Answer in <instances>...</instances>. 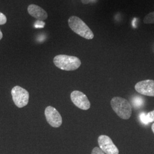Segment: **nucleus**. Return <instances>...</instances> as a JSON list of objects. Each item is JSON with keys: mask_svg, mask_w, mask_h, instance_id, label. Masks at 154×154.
<instances>
[{"mask_svg": "<svg viewBox=\"0 0 154 154\" xmlns=\"http://www.w3.org/2000/svg\"><path fill=\"white\" fill-rule=\"evenodd\" d=\"M53 62L58 68L66 71L75 70L81 65V61L78 57L70 55H56Z\"/></svg>", "mask_w": 154, "mask_h": 154, "instance_id": "nucleus-1", "label": "nucleus"}, {"mask_svg": "<svg viewBox=\"0 0 154 154\" xmlns=\"http://www.w3.org/2000/svg\"><path fill=\"white\" fill-rule=\"evenodd\" d=\"M111 106L116 114L123 119H128L132 114V106L125 98L119 97L112 98Z\"/></svg>", "mask_w": 154, "mask_h": 154, "instance_id": "nucleus-2", "label": "nucleus"}, {"mask_svg": "<svg viewBox=\"0 0 154 154\" xmlns=\"http://www.w3.org/2000/svg\"><path fill=\"white\" fill-rule=\"evenodd\" d=\"M68 24L72 30L79 36L87 39H93V33L85 22L77 16H71L68 20Z\"/></svg>", "mask_w": 154, "mask_h": 154, "instance_id": "nucleus-3", "label": "nucleus"}, {"mask_svg": "<svg viewBox=\"0 0 154 154\" xmlns=\"http://www.w3.org/2000/svg\"><path fill=\"white\" fill-rule=\"evenodd\" d=\"M11 93L13 102L18 107L22 108L28 105L29 94L26 90L16 86L12 88Z\"/></svg>", "mask_w": 154, "mask_h": 154, "instance_id": "nucleus-4", "label": "nucleus"}, {"mask_svg": "<svg viewBox=\"0 0 154 154\" xmlns=\"http://www.w3.org/2000/svg\"><path fill=\"white\" fill-rule=\"evenodd\" d=\"M99 148L106 154H119V149L111 139L105 135L99 136L98 139Z\"/></svg>", "mask_w": 154, "mask_h": 154, "instance_id": "nucleus-5", "label": "nucleus"}, {"mask_svg": "<svg viewBox=\"0 0 154 154\" xmlns=\"http://www.w3.org/2000/svg\"><path fill=\"white\" fill-rule=\"evenodd\" d=\"M45 115L46 121L50 126L57 128L61 126L62 124V116L54 107H47L45 110Z\"/></svg>", "mask_w": 154, "mask_h": 154, "instance_id": "nucleus-6", "label": "nucleus"}, {"mask_svg": "<svg viewBox=\"0 0 154 154\" xmlns=\"http://www.w3.org/2000/svg\"><path fill=\"white\" fill-rule=\"evenodd\" d=\"M70 98L72 103L77 106V107L83 110H87L90 107V102L88 100L87 96L79 91H72Z\"/></svg>", "mask_w": 154, "mask_h": 154, "instance_id": "nucleus-7", "label": "nucleus"}, {"mask_svg": "<svg viewBox=\"0 0 154 154\" xmlns=\"http://www.w3.org/2000/svg\"><path fill=\"white\" fill-rule=\"evenodd\" d=\"M135 89L143 95L154 97V81L147 79L140 81L135 85Z\"/></svg>", "mask_w": 154, "mask_h": 154, "instance_id": "nucleus-8", "label": "nucleus"}, {"mask_svg": "<svg viewBox=\"0 0 154 154\" xmlns=\"http://www.w3.org/2000/svg\"><path fill=\"white\" fill-rule=\"evenodd\" d=\"M28 11L30 16L36 18L37 20L44 21L48 17L47 12L44 9L34 4H31L28 6Z\"/></svg>", "mask_w": 154, "mask_h": 154, "instance_id": "nucleus-9", "label": "nucleus"}, {"mask_svg": "<svg viewBox=\"0 0 154 154\" xmlns=\"http://www.w3.org/2000/svg\"><path fill=\"white\" fill-rule=\"evenodd\" d=\"M139 118L144 125H149V123L154 122V110L148 113L142 112L140 114Z\"/></svg>", "mask_w": 154, "mask_h": 154, "instance_id": "nucleus-10", "label": "nucleus"}, {"mask_svg": "<svg viewBox=\"0 0 154 154\" xmlns=\"http://www.w3.org/2000/svg\"><path fill=\"white\" fill-rule=\"evenodd\" d=\"M143 22L146 24H154V11L149 13L144 17L143 19Z\"/></svg>", "mask_w": 154, "mask_h": 154, "instance_id": "nucleus-11", "label": "nucleus"}, {"mask_svg": "<svg viewBox=\"0 0 154 154\" xmlns=\"http://www.w3.org/2000/svg\"><path fill=\"white\" fill-rule=\"evenodd\" d=\"M132 103L135 107H140L142 106V105L143 104V99L139 96H138V97H135L132 100Z\"/></svg>", "mask_w": 154, "mask_h": 154, "instance_id": "nucleus-12", "label": "nucleus"}, {"mask_svg": "<svg viewBox=\"0 0 154 154\" xmlns=\"http://www.w3.org/2000/svg\"><path fill=\"white\" fill-rule=\"evenodd\" d=\"M7 21V18L5 15L0 12V25L5 24Z\"/></svg>", "mask_w": 154, "mask_h": 154, "instance_id": "nucleus-13", "label": "nucleus"}, {"mask_svg": "<svg viewBox=\"0 0 154 154\" xmlns=\"http://www.w3.org/2000/svg\"><path fill=\"white\" fill-rule=\"evenodd\" d=\"M91 154H106L99 147H94L92 150Z\"/></svg>", "mask_w": 154, "mask_h": 154, "instance_id": "nucleus-14", "label": "nucleus"}, {"mask_svg": "<svg viewBox=\"0 0 154 154\" xmlns=\"http://www.w3.org/2000/svg\"><path fill=\"white\" fill-rule=\"evenodd\" d=\"M45 25V22L40 20H37L34 24V26L36 28H44Z\"/></svg>", "mask_w": 154, "mask_h": 154, "instance_id": "nucleus-15", "label": "nucleus"}, {"mask_svg": "<svg viewBox=\"0 0 154 154\" xmlns=\"http://www.w3.org/2000/svg\"><path fill=\"white\" fill-rule=\"evenodd\" d=\"M92 0H81V2L83 4H88L90 2H91Z\"/></svg>", "mask_w": 154, "mask_h": 154, "instance_id": "nucleus-16", "label": "nucleus"}, {"mask_svg": "<svg viewBox=\"0 0 154 154\" xmlns=\"http://www.w3.org/2000/svg\"><path fill=\"white\" fill-rule=\"evenodd\" d=\"M2 37H3V34H2V32L0 30V40L2 38Z\"/></svg>", "mask_w": 154, "mask_h": 154, "instance_id": "nucleus-17", "label": "nucleus"}, {"mask_svg": "<svg viewBox=\"0 0 154 154\" xmlns=\"http://www.w3.org/2000/svg\"><path fill=\"white\" fill-rule=\"evenodd\" d=\"M151 129H152V131H153L154 134V123L152 125V126H151Z\"/></svg>", "mask_w": 154, "mask_h": 154, "instance_id": "nucleus-18", "label": "nucleus"}]
</instances>
